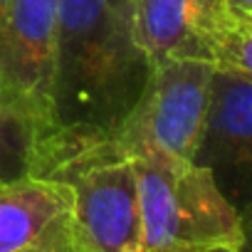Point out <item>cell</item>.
I'll list each match as a JSON object with an SVG mask.
<instances>
[{
  "label": "cell",
  "mask_w": 252,
  "mask_h": 252,
  "mask_svg": "<svg viewBox=\"0 0 252 252\" xmlns=\"http://www.w3.org/2000/svg\"><path fill=\"white\" fill-rule=\"evenodd\" d=\"M213 67L195 60H168L151 67L131 114L106 146L121 158L168 156L193 161L210 96Z\"/></svg>",
  "instance_id": "3957f363"
},
{
  "label": "cell",
  "mask_w": 252,
  "mask_h": 252,
  "mask_svg": "<svg viewBox=\"0 0 252 252\" xmlns=\"http://www.w3.org/2000/svg\"><path fill=\"white\" fill-rule=\"evenodd\" d=\"M195 163L205 166L225 198L247 220L252 181V77L213 72Z\"/></svg>",
  "instance_id": "8992f818"
},
{
  "label": "cell",
  "mask_w": 252,
  "mask_h": 252,
  "mask_svg": "<svg viewBox=\"0 0 252 252\" xmlns=\"http://www.w3.org/2000/svg\"><path fill=\"white\" fill-rule=\"evenodd\" d=\"M225 3L232 8V13H237L245 20H252V0H225Z\"/></svg>",
  "instance_id": "7c38bea8"
},
{
  "label": "cell",
  "mask_w": 252,
  "mask_h": 252,
  "mask_svg": "<svg viewBox=\"0 0 252 252\" xmlns=\"http://www.w3.org/2000/svg\"><path fill=\"white\" fill-rule=\"evenodd\" d=\"M35 146L37 139L32 126L15 114L0 87V181L30 176Z\"/></svg>",
  "instance_id": "30bf717a"
},
{
  "label": "cell",
  "mask_w": 252,
  "mask_h": 252,
  "mask_svg": "<svg viewBox=\"0 0 252 252\" xmlns=\"http://www.w3.org/2000/svg\"><path fill=\"white\" fill-rule=\"evenodd\" d=\"M190 45L195 62L252 77V20L232 13L225 0H195Z\"/></svg>",
  "instance_id": "ba28073f"
},
{
  "label": "cell",
  "mask_w": 252,
  "mask_h": 252,
  "mask_svg": "<svg viewBox=\"0 0 252 252\" xmlns=\"http://www.w3.org/2000/svg\"><path fill=\"white\" fill-rule=\"evenodd\" d=\"M67 210L69 186L62 181L37 176L0 181V252L25 250Z\"/></svg>",
  "instance_id": "52a82bcc"
},
{
  "label": "cell",
  "mask_w": 252,
  "mask_h": 252,
  "mask_svg": "<svg viewBox=\"0 0 252 252\" xmlns=\"http://www.w3.org/2000/svg\"><path fill=\"white\" fill-rule=\"evenodd\" d=\"M141 252H232L247 245V220L213 173L186 158H134Z\"/></svg>",
  "instance_id": "7a4b0ae2"
},
{
  "label": "cell",
  "mask_w": 252,
  "mask_h": 252,
  "mask_svg": "<svg viewBox=\"0 0 252 252\" xmlns=\"http://www.w3.org/2000/svg\"><path fill=\"white\" fill-rule=\"evenodd\" d=\"M20 252H74L72 242H69V227H67V213L60 215L57 220H52L47 225V230L25 250Z\"/></svg>",
  "instance_id": "8fae6325"
},
{
  "label": "cell",
  "mask_w": 252,
  "mask_h": 252,
  "mask_svg": "<svg viewBox=\"0 0 252 252\" xmlns=\"http://www.w3.org/2000/svg\"><path fill=\"white\" fill-rule=\"evenodd\" d=\"M57 0H10L0 20V87L40 146L52 134ZM35 163V158H32Z\"/></svg>",
  "instance_id": "5b68a950"
},
{
  "label": "cell",
  "mask_w": 252,
  "mask_h": 252,
  "mask_svg": "<svg viewBox=\"0 0 252 252\" xmlns=\"http://www.w3.org/2000/svg\"><path fill=\"white\" fill-rule=\"evenodd\" d=\"M8 5H10V0H0V20H3V15H5Z\"/></svg>",
  "instance_id": "4fadbf2b"
},
{
  "label": "cell",
  "mask_w": 252,
  "mask_h": 252,
  "mask_svg": "<svg viewBox=\"0 0 252 252\" xmlns=\"http://www.w3.org/2000/svg\"><path fill=\"white\" fill-rule=\"evenodd\" d=\"M232 252H250V250H247V245H245V247H240V250H232Z\"/></svg>",
  "instance_id": "5bb4252c"
},
{
  "label": "cell",
  "mask_w": 252,
  "mask_h": 252,
  "mask_svg": "<svg viewBox=\"0 0 252 252\" xmlns=\"http://www.w3.org/2000/svg\"><path fill=\"white\" fill-rule=\"evenodd\" d=\"M193 10L195 0H134V35L151 67L193 60Z\"/></svg>",
  "instance_id": "9c48e42d"
},
{
  "label": "cell",
  "mask_w": 252,
  "mask_h": 252,
  "mask_svg": "<svg viewBox=\"0 0 252 252\" xmlns=\"http://www.w3.org/2000/svg\"><path fill=\"white\" fill-rule=\"evenodd\" d=\"M55 181L69 186L67 227L74 252H141L139 183L131 158L116 156L104 141Z\"/></svg>",
  "instance_id": "277c9868"
},
{
  "label": "cell",
  "mask_w": 252,
  "mask_h": 252,
  "mask_svg": "<svg viewBox=\"0 0 252 252\" xmlns=\"http://www.w3.org/2000/svg\"><path fill=\"white\" fill-rule=\"evenodd\" d=\"M151 74L134 35V0H57L52 134L30 176L57 178L111 139Z\"/></svg>",
  "instance_id": "6da1fadb"
}]
</instances>
